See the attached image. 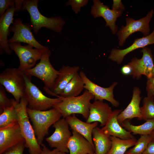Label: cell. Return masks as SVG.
<instances>
[{
	"instance_id": "obj_1",
	"label": "cell",
	"mask_w": 154,
	"mask_h": 154,
	"mask_svg": "<svg viewBox=\"0 0 154 154\" xmlns=\"http://www.w3.org/2000/svg\"><path fill=\"white\" fill-rule=\"evenodd\" d=\"M38 0H23L24 10L30 15L32 29L36 34L42 28L44 27L58 33H60L65 24L64 20L59 16L50 17L42 15L38 8Z\"/></svg>"
},
{
	"instance_id": "obj_2",
	"label": "cell",
	"mask_w": 154,
	"mask_h": 154,
	"mask_svg": "<svg viewBox=\"0 0 154 154\" xmlns=\"http://www.w3.org/2000/svg\"><path fill=\"white\" fill-rule=\"evenodd\" d=\"M28 104L27 101L24 97L21 99L19 103L14 99L13 105L18 115V122L25 141V147L28 148L29 154H40L42 148L37 141L33 128L29 120L27 111Z\"/></svg>"
},
{
	"instance_id": "obj_3",
	"label": "cell",
	"mask_w": 154,
	"mask_h": 154,
	"mask_svg": "<svg viewBox=\"0 0 154 154\" xmlns=\"http://www.w3.org/2000/svg\"><path fill=\"white\" fill-rule=\"evenodd\" d=\"M27 111L32 122L37 140L41 146L44 137L48 134L49 127L61 119L62 115L57 109L54 108L45 111H40L27 107Z\"/></svg>"
},
{
	"instance_id": "obj_4",
	"label": "cell",
	"mask_w": 154,
	"mask_h": 154,
	"mask_svg": "<svg viewBox=\"0 0 154 154\" xmlns=\"http://www.w3.org/2000/svg\"><path fill=\"white\" fill-rule=\"evenodd\" d=\"M62 97V100L53 107L57 109L65 118L75 114H80L86 120L89 113L91 101L94 98V96L85 90L82 94L68 98Z\"/></svg>"
},
{
	"instance_id": "obj_5",
	"label": "cell",
	"mask_w": 154,
	"mask_h": 154,
	"mask_svg": "<svg viewBox=\"0 0 154 154\" xmlns=\"http://www.w3.org/2000/svg\"><path fill=\"white\" fill-rule=\"evenodd\" d=\"M24 75L25 87L23 97L28 101V108L34 110L45 111L53 108L62 101V97L60 96L55 98L46 96L32 82L31 77L24 74Z\"/></svg>"
},
{
	"instance_id": "obj_6",
	"label": "cell",
	"mask_w": 154,
	"mask_h": 154,
	"mask_svg": "<svg viewBox=\"0 0 154 154\" xmlns=\"http://www.w3.org/2000/svg\"><path fill=\"white\" fill-rule=\"evenodd\" d=\"M51 55L50 50L46 51L35 66L23 72L27 76H35L40 80L44 84L43 89L45 91L52 89L59 74V70H56L50 62Z\"/></svg>"
},
{
	"instance_id": "obj_7",
	"label": "cell",
	"mask_w": 154,
	"mask_h": 154,
	"mask_svg": "<svg viewBox=\"0 0 154 154\" xmlns=\"http://www.w3.org/2000/svg\"><path fill=\"white\" fill-rule=\"evenodd\" d=\"M0 85L19 103L24 97L25 80L24 73L18 68H8L0 74Z\"/></svg>"
},
{
	"instance_id": "obj_8",
	"label": "cell",
	"mask_w": 154,
	"mask_h": 154,
	"mask_svg": "<svg viewBox=\"0 0 154 154\" xmlns=\"http://www.w3.org/2000/svg\"><path fill=\"white\" fill-rule=\"evenodd\" d=\"M9 46L18 56L20 64L18 68L23 72L34 67L37 61L48 50L33 48L28 44L23 46L20 42L9 43Z\"/></svg>"
},
{
	"instance_id": "obj_9",
	"label": "cell",
	"mask_w": 154,
	"mask_h": 154,
	"mask_svg": "<svg viewBox=\"0 0 154 154\" xmlns=\"http://www.w3.org/2000/svg\"><path fill=\"white\" fill-rule=\"evenodd\" d=\"M153 13V10H151L145 17L138 20L129 17H126V25L122 26L117 33L119 45L122 46L126 39L135 32H140L144 37L149 35V23Z\"/></svg>"
},
{
	"instance_id": "obj_10",
	"label": "cell",
	"mask_w": 154,
	"mask_h": 154,
	"mask_svg": "<svg viewBox=\"0 0 154 154\" xmlns=\"http://www.w3.org/2000/svg\"><path fill=\"white\" fill-rule=\"evenodd\" d=\"M31 26L27 23L24 24L20 19H15L10 31L13 32L12 37L8 40L9 43L24 42L40 50H48L49 48L40 44L35 38L31 31Z\"/></svg>"
},
{
	"instance_id": "obj_11",
	"label": "cell",
	"mask_w": 154,
	"mask_h": 154,
	"mask_svg": "<svg viewBox=\"0 0 154 154\" xmlns=\"http://www.w3.org/2000/svg\"><path fill=\"white\" fill-rule=\"evenodd\" d=\"M143 53L141 58L135 57L133 58L128 64L132 71L130 75L137 79L140 78L142 75L147 78H154V65L151 50L147 47L142 48Z\"/></svg>"
},
{
	"instance_id": "obj_12",
	"label": "cell",
	"mask_w": 154,
	"mask_h": 154,
	"mask_svg": "<svg viewBox=\"0 0 154 154\" xmlns=\"http://www.w3.org/2000/svg\"><path fill=\"white\" fill-rule=\"evenodd\" d=\"M69 125L65 118L60 119L53 125L55 128L54 133L46 139L49 146L62 152H69L67 147L68 141L71 136Z\"/></svg>"
},
{
	"instance_id": "obj_13",
	"label": "cell",
	"mask_w": 154,
	"mask_h": 154,
	"mask_svg": "<svg viewBox=\"0 0 154 154\" xmlns=\"http://www.w3.org/2000/svg\"><path fill=\"white\" fill-rule=\"evenodd\" d=\"M79 74L84 82V88L94 96V100L103 101L105 100L116 107L119 106V102L114 99L113 94L114 89L117 84V82H114L108 87L104 88L92 82L84 72L80 71Z\"/></svg>"
},
{
	"instance_id": "obj_14",
	"label": "cell",
	"mask_w": 154,
	"mask_h": 154,
	"mask_svg": "<svg viewBox=\"0 0 154 154\" xmlns=\"http://www.w3.org/2000/svg\"><path fill=\"white\" fill-rule=\"evenodd\" d=\"M93 5L91 8L90 14L94 18L102 17L106 22V27H108L114 35L118 29L116 23L117 18L120 17L123 11L110 9L109 6L104 5L99 0H93Z\"/></svg>"
},
{
	"instance_id": "obj_15",
	"label": "cell",
	"mask_w": 154,
	"mask_h": 154,
	"mask_svg": "<svg viewBox=\"0 0 154 154\" xmlns=\"http://www.w3.org/2000/svg\"><path fill=\"white\" fill-rule=\"evenodd\" d=\"M25 143L18 122L0 128V154L9 148L21 143Z\"/></svg>"
},
{
	"instance_id": "obj_16",
	"label": "cell",
	"mask_w": 154,
	"mask_h": 154,
	"mask_svg": "<svg viewBox=\"0 0 154 154\" xmlns=\"http://www.w3.org/2000/svg\"><path fill=\"white\" fill-rule=\"evenodd\" d=\"M154 44V29L152 33L148 35L140 38L135 39L133 43L127 48L120 50L114 48L111 50L108 58L111 60L120 64L124 58L127 54L140 48Z\"/></svg>"
},
{
	"instance_id": "obj_17",
	"label": "cell",
	"mask_w": 154,
	"mask_h": 154,
	"mask_svg": "<svg viewBox=\"0 0 154 154\" xmlns=\"http://www.w3.org/2000/svg\"><path fill=\"white\" fill-rule=\"evenodd\" d=\"M80 69L79 66L63 65L59 70V74L52 89L45 92L50 95L58 97L62 93L64 88Z\"/></svg>"
},
{
	"instance_id": "obj_18",
	"label": "cell",
	"mask_w": 154,
	"mask_h": 154,
	"mask_svg": "<svg viewBox=\"0 0 154 154\" xmlns=\"http://www.w3.org/2000/svg\"><path fill=\"white\" fill-rule=\"evenodd\" d=\"M123 110L116 109L113 111L106 124L101 129L110 136H114L123 139H136L131 133L123 127L118 122V116Z\"/></svg>"
},
{
	"instance_id": "obj_19",
	"label": "cell",
	"mask_w": 154,
	"mask_h": 154,
	"mask_svg": "<svg viewBox=\"0 0 154 154\" xmlns=\"http://www.w3.org/2000/svg\"><path fill=\"white\" fill-rule=\"evenodd\" d=\"M113 111L111 108L103 101L94 100L89 107V113L86 122L91 123L99 122L100 126L104 127L106 124Z\"/></svg>"
},
{
	"instance_id": "obj_20",
	"label": "cell",
	"mask_w": 154,
	"mask_h": 154,
	"mask_svg": "<svg viewBox=\"0 0 154 154\" xmlns=\"http://www.w3.org/2000/svg\"><path fill=\"white\" fill-rule=\"evenodd\" d=\"M16 9L15 5L8 8L0 18V46L7 54L11 55L12 50L9 46L7 37L9 35L10 25L13 22Z\"/></svg>"
},
{
	"instance_id": "obj_21",
	"label": "cell",
	"mask_w": 154,
	"mask_h": 154,
	"mask_svg": "<svg viewBox=\"0 0 154 154\" xmlns=\"http://www.w3.org/2000/svg\"><path fill=\"white\" fill-rule=\"evenodd\" d=\"M141 93L139 88H134L130 102L126 108L118 116L117 120L120 125L125 120L134 118H137L138 119L141 120V114L140 103L142 98L140 96Z\"/></svg>"
},
{
	"instance_id": "obj_22",
	"label": "cell",
	"mask_w": 154,
	"mask_h": 154,
	"mask_svg": "<svg viewBox=\"0 0 154 154\" xmlns=\"http://www.w3.org/2000/svg\"><path fill=\"white\" fill-rule=\"evenodd\" d=\"M69 154H87L95 152V148L84 137L72 130L67 144Z\"/></svg>"
},
{
	"instance_id": "obj_23",
	"label": "cell",
	"mask_w": 154,
	"mask_h": 154,
	"mask_svg": "<svg viewBox=\"0 0 154 154\" xmlns=\"http://www.w3.org/2000/svg\"><path fill=\"white\" fill-rule=\"evenodd\" d=\"M65 119L72 130L84 137L94 147L92 141V132L94 129L98 126V122L91 123L84 122L78 119L75 114L68 116Z\"/></svg>"
},
{
	"instance_id": "obj_24",
	"label": "cell",
	"mask_w": 154,
	"mask_h": 154,
	"mask_svg": "<svg viewBox=\"0 0 154 154\" xmlns=\"http://www.w3.org/2000/svg\"><path fill=\"white\" fill-rule=\"evenodd\" d=\"M110 136L105 133L99 127L94 128L92 138L96 154H107L111 147Z\"/></svg>"
},
{
	"instance_id": "obj_25",
	"label": "cell",
	"mask_w": 154,
	"mask_h": 154,
	"mask_svg": "<svg viewBox=\"0 0 154 154\" xmlns=\"http://www.w3.org/2000/svg\"><path fill=\"white\" fill-rule=\"evenodd\" d=\"M84 86L82 79L78 73L66 85L59 96L64 98L78 96L84 88Z\"/></svg>"
},
{
	"instance_id": "obj_26",
	"label": "cell",
	"mask_w": 154,
	"mask_h": 154,
	"mask_svg": "<svg viewBox=\"0 0 154 154\" xmlns=\"http://www.w3.org/2000/svg\"><path fill=\"white\" fill-rule=\"evenodd\" d=\"M121 125L126 130L135 135H150L154 130V118L147 120L144 123L139 125L131 124L130 121L127 120Z\"/></svg>"
},
{
	"instance_id": "obj_27",
	"label": "cell",
	"mask_w": 154,
	"mask_h": 154,
	"mask_svg": "<svg viewBox=\"0 0 154 154\" xmlns=\"http://www.w3.org/2000/svg\"><path fill=\"white\" fill-rule=\"evenodd\" d=\"M112 144L107 154H125L127 149L134 146L137 140L123 139L114 136L110 137Z\"/></svg>"
},
{
	"instance_id": "obj_28",
	"label": "cell",
	"mask_w": 154,
	"mask_h": 154,
	"mask_svg": "<svg viewBox=\"0 0 154 154\" xmlns=\"http://www.w3.org/2000/svg\"><path fill=\"white\" fill-rule=\"evenodd\" d=\"M18 116L14 107L13 106L5 108L0 115V128L18 122Z\"/></svg>"
},
{
	"instance_id": "obj_29",
	"label": "cell",
	"mask_w": 154,
	"mask_h": 154,
	"mask_svg": "<svg viewBox=\"0 0 154 154\" xmlns=\"http://www.w3.org/2000/svg\"><path fill=\"white\" fill-rule=\"evenodd\" d=\"M143 103V106L140 107L141 120L146 121L154 118V96L147 95L144 98Z\"/></svg>"
},
{
	"instance_id": "obj_30",
	"label": "cell",
	"mask_w": 154,
	"mask_h": 154,
	"mask_svg": "<svg viewBox=\"0 0 154 154\" xmlns=\"http://www.w3.org/2000/svg\"><path fill=\"white\" fill-rule=\"evenodd\" d=\"M151 141L150 135H141L134 147L125 153L127 154H142Z\"/></svg>"
},
{
	"instance_id": "obj_31",
	"label": "cell",
	"mask_w": 154,
	"mask_h": 154,
	"mask_svg": "<svg viewBox=\"0 0 154 154\" xmlns=\"http://www.w3.org/2000/svg\"><path fill=\"white\" fill-rule=\"evenodd\" d=\"M5 89L0 85V114L6 108L13 105L14 99H9L7 96Z\"/></svg>"
},
{
	"instance_id": "obj_32",
	"label": "cell",
	"mask_w": 154,
	"mask_h": 154,
	"mask_svg": "<svg viewBox=\"0 0 154 154\" xmlns=\"http://www.w3.org/2000/svg\"><path fill=\"white\" fill-rule=\"evenodd\" d=\"M88 2V0H69L66 2L65 5L71 6L72 10L75 14H77L81 11V8L86 5Z\"/></svg>"
},
{
	"instance_id": "obj_33",
	"label": "cell",
	"mask_w": 154,
	"mask_h": 154,
	"mask_svg": "<svg viewBox=\"0 0 154 154\" xmlns=\"http://www.w3.org/2000/svg\"><path fill=\"white\" fill-rule=\"evenodd\" d=\"M25 147V143H21L9 148L1 154H23Z\"/></svg>"
},
{
	"instance_id": "obj_34",
	"label": "cell",
	"mask_w": 154,
	"mask_h": 154,
	"mask_svg": "<svg viewBox=\"0 0 154 154\" xmlns=\"http://www.w3.org/2000/svg\"><path fill=\"white\" fill-rule=\"evenodd\" d=\"M15 1L13 0H0V16L1 17L5 13V11L10 6L15 5Z\"/></svg>"
},
{
	"instance_id": "obj_35",
	"label": "cell",
	"mask_w": 154,
	"mask_h": 154,
	"mask_svg": "<svg viewBox=\"0 0 154 154\" xmlns=\"http://www.w3.org/2000/svg\"><path fill=\"white\" fill-rule=\"evenodd\" d=\"M147 95L154 97V78H147L146 85Z\"/></svg>"
},
{
	"instance_id": "obj_36",
	"label": "cell",
	"mask_w": 154,
	"mask_h": 154,
	"mask_svg": "<svg viewBox=\"0 0 154 154\" xmlns=\"http://www.w3.org/2000/svg\"><path fill=\"white\" fill-rule=\"evenodd\" d=\"M41 146H42V151L40 154H66V153L60 152L56 148L52 150H50L43 143Z\"/></svg>"
},
{
	"instance_id": "obj_37",
	"label": "cell",
	"mask_w": 154,
	"mask_h": 154,
	"mask_svg": "<svg viewBox=\"0 0 154 154\" xmlns=\"http://www.w3.org/2000/svg\"><path fill=\"white\" fill-rule=\"evenodd\" d=\"M112 8L114 10H121L123 11L125 9L124 5L120 0H113Z\"/></svg>"
},
{
	"instance_id": "obj_38",
	"label": "cell",
	"mask_w": 154,
	"mask_h": 154,
	"mask_svg": "<svg viewBox=\"0 0 154 154\" xmlns=\"http://www.w3.org/2000/svg\"><path fill=\"white\" fill-rule=\"evenodd\" d=\"M142 154H154V143L151 141Z\"/></svg>"
},
{
	"instance_id": "obj_39",
	"label": "cell",
	"mask_w": 154,
	"mask_h": 154,
	"mask_svg": "<svg viewBox=\"0 0 154 154\" xmlns=\"http://www.w3.org/2000/svg\"><path fill=\"white\" fill-rule=\"evenodd\" d=\"M131 71V69L128 64L124 65L121 69V73L125 75H130Z\"/></svg>"
},
{
	"instance_id": "obj_40",
	"label": "cell",
	"mask_w": 154,
	"mask_h": 154,
	"mask_svg": "<svg viewBox=\"0 0 154 154\" xmlns=\"http://www.w3.org/2000/svg\"><path fill=\"white\" fill-rule=\"evenodd\" d=\"M15 12H18L21 10H24L23 3V0H15Z\"/></svg>"
},
{
	"instance_id": "obj_41",
	"label": "cell",
	"mask_w": 154,
	"mask_h": 154,
	"mask_svg": "<svg viewBox=\"0 0 154 154\" xmlns=\"http://www.w3.org/2000/svg\"><path fill=\"white\" fill-rule=\"evenodd\" d=\"M151 138V141L154 143V130L150 135Z\"/></svg>"
},
{
	"instance_id": "obj_42",
	"label": "cell",
	"mask_w": 154,
	"mask_h": 154,
	"mask_svg": "<svg viewBox=\"0 0 154 154\" xmlns=\"http://www.w3.org/2000/svg\"><path fill=\"white\" fill-rule=\"evenodd\" d=\"M96 154V153L94 152V153H88V154Z\"/></svg>"
},
{
	"instance_id": "obj_43",
	"label": "cell",
	"mask_w": 154,
	"mask_h": 154,
	"mask_svg": "<svg viewBox=\"0 0 154 154\" xmlns=\"http://www.w3.org/2000/svg\"><path fill=\"white\" fill-rule=\"evenodd\" d=\"M125 154H126V153H125Z\"/></svg>"
}]
</instances>
